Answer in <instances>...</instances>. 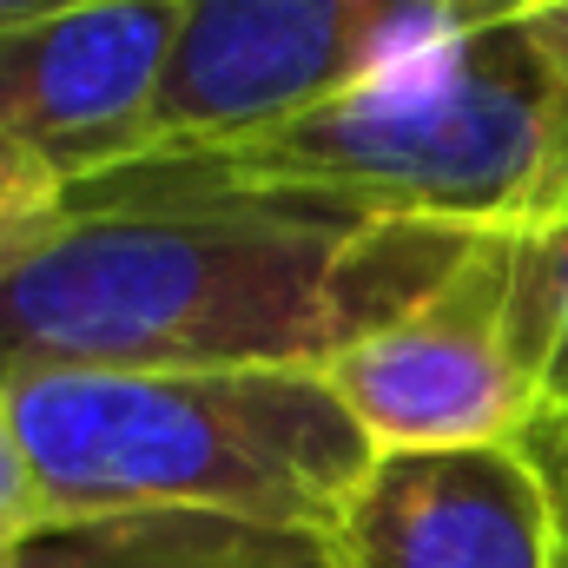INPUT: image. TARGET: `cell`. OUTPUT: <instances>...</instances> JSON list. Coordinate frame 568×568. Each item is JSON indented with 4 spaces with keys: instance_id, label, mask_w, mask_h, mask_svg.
Returning a JSON list of instances; mask_svg holds the SVG:
<instances>
[{
    "instance_id": "obj_7",
    "label": "cell",
    "mask_w": 568,
    "mask_h": 568,
    "mask_svg": "<svg viewBox=\"0 0 568 568\" xmlns=\"http://www.w3.org/2000/svg\"><path fill=\"white\" fill-rule=\"evenodd\" d=\"M185 0H80L0 33V133L40 152L60 185L140 159Z\"/></svg>"
},
{
    "instance_id": "obj_8",
    "label": "cell",
    "mask_w": 568,
    "mask_h": 568,
    "mask_svg": "<svg viewBox=\"0 0 568 568\" xmlns=\"http://www.w3.org/2000/svg\"><path fill=\"white\" fill-rule=\"evenodd\" d=\"M13 568H337L324 529H278L212 509H140L53 523L20 542Z\"/></svg>"
},
{
    "instance_id": "obj_4",
    "label": "cell",
    "mask_w": 568,
    "mask_h": 568,
    "mask_svg": "<svg viewBox=\"0 0 568 568\" xmlns=\"http://www.w3.org/2000/svg\"><path fill=\"white\" fill-rule=\"evenodd\" d=\"M542 7L556 0H185L145 152L304 113Z\"/></svg>"
},
{
    "instance_id": "obj_11",
    "label": "cell",
    "mask_w": 568,
    "mask_h": 568,
    "mask_svg": "<svg viewBox=\"0 0 568 568\" xmlns=\"http://www.w3.org/2000/svg\"><path fill=\"white\" fill-rule=\"evenodd\" d=\"M523 40H529V53L542 60V73L562 87V100H568V0L529 13V20H523Z\"/></svg>"
},
{
    "instance_id": "obj_14",
    "label": "cell",
    "mask_w": 568,
    "mask_h": 568,
    "mask_svg": "<svg viewBox=\"0 0 568 568\" xmlns=\"http://www.w3.org/2000/svg\"><path fill=\"white\" fill-rule=\"evenodd\" d=\"M529 456H536V469H549V463H562L568 456V443H542V449H529Z\"/></svg>"
},
{
    "instance_id": "obj_1",
    "label": "cell",
    "mask_w": 568,
    "mask_h": 568,
    "mask_svg": "<svg viewBox=\"0 0 568 568\" xmlns=\"http://www.w3.org/2000/svg\"><path fill=\"white\" fill-rule=\"evenodd\" d=\"M556 199H568V100L523 27H503L304 113L120 159L67 185V219L496 232Z\"/></svg>"
},
{
    "instance_id": "obj_2",
    "label": "cell",
    "mask_w": 568,
    "mask_h": 568,
    "mask_svg": "<svg viewBox=\"0 0 568 568\" xmlns=\"http://www.w3.org/2000/svg\"><path fill=\"white\" fill-rule=\"evenodd\" d=\"M483 232L67 219L0 278V384L33 371H331Z\"/></svg>"
},
{
    "instance_id": "obj_9",
    "label": "cell",
    "mask_w": 568,
    "mask_h": 568,
    "mask_svg": "<svg viewBox=\"0 0 568 568\" xmlns=\"http://www.w3.org/2000/svg\"><path fill=\"white\" fill-rule=\"evenodd\" d=\"M53 232H67V185L60 172L27 152L13 133H0V278L27 265Z\"/></svg>"
},
{
    "instance_id": "obj_13",
    "label": "cell",
    "mask_w": 568,
    "mask_h": 568,
    "mask_svg": "<svg viewBox=\"0 0 568 568\" xmlns=\"http://www.w3.org/2000/svg\"><path fill=\"white\" fill-rule=\"evenodd\" d=\"M542 476H549V489H556V509H562V568H568V456H562V463H549Z\"/></svg>"
},
{
    "instance_id": "obj_15",
    "label": "cell",
    "mask_w": 568,
    "mask_h": 568,
    "mask_svg": "<svg viewBox=\"0 0 568 568\" xmlns=\"http://www.w3.org/2000/svg\"><path fill=\"white\" fill-rule=\"evenodd\" d=\"M13 556H20V542H7V536H0V568H13Z\"/></svg>"
},
{
    "instance_id": "obj_10",
    "label": "cell",
    "mask_w": 568,
    "mask_h": 568,
    "mask_svg": "<svg viewBox=\"0 0 568 568\" xmlns=\"http://www.w3.org/2000/svg\"><path fill=\"white\" fill-rule=\"evenodd\" d=\"M47 529V503H40V483H33V463H27V443L13 424V404L0 390V536L7 542H27Z\"/></svg>"
},
{
    "instance_id": "obj_5",
    "label": "cell",
    "mask_w": 568,
    "mask_h": 568,
    "mask_svg": "<svg viewBox=\"0 0 568 568\" xmlns=\"http://www.w3.org/2000/svg\"><path fill=\"white\" fill-rule=\"evenodd\" d=\"M324 384L371 436V449H469V443H523L536 429L542 390L516 337V284L503 225L469 245V258L351 344Z\"/></svg>"
},
{
    "instance_id": "obj_3",
    "label": "cell",
    "mask_w": 568,
    "mask_h": 568,
    "mask_svg": "<svg viewBox=\"0 0 568 568\" xmlns=\"http://www.w3.org/2000/svg\"><path fill=\"white\" fill-rule=\"evenodd\" d=\"M0 390L47 529L140 509L324 529L377 456L324 371H33Z\"/></svg>"
},
{
    "instance_id": "obj_6",
    "label": "cell",
    "mask_w": 568,
    "mask_h": 568,
    "mask_svg": "<svg viewBox=\"0 0 568 568\" xmlns=\"http://www.w3.org/2000/svg\"><path fill=\"white\" fill-rule=\"evenodd\" d=\"M324 542L337 568H562V509L523 443L377 449Z\"/></svg>"
},
{
    "instance_id": "obj_12",
    "label": "cell",
    "mask_w": 568,
    "mask_h": 568,
    "mask_svg": "<svg viewBox=\"0 0 568 568\" xmlns=\"http://www.w3.org/2000/svg\"><path fill=\"white\" fill-rule=\"evenodd\" d=\"M80 0H0V33L7 27H27V20H47V13H67Z\"/></svg>"
}]
</instances>
